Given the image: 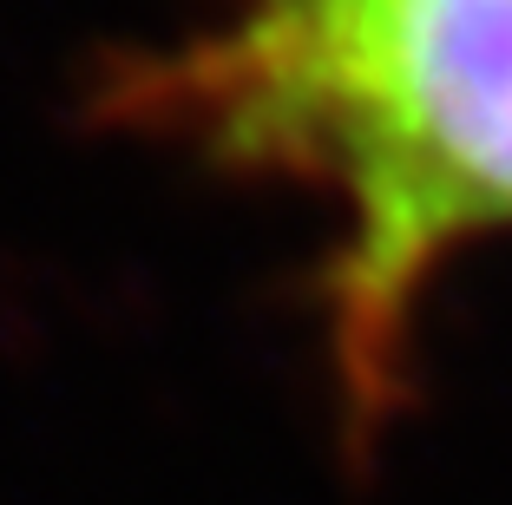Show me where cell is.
I'll list each match as a JSON object with an SVG mask.
<instances>
[{"instance_id": "6da1fadb", "label": "cell", "mask_w": 512, "mask_h": 505, "mask_svg": "<svg viewBox=\"0 0 512 505\" xmlns=\"http://www.w3.org/2000/svg\"><path fill=\"white\" fill-rule=\"evenodd\" d=\"M145 112L348 204L335 342L368 420L440 256L512 223V0H243Z\"/></svg>"}]
</instances>
